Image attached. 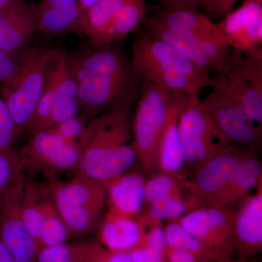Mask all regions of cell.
I'll list each match as a JSON object with an SVG mask.
<instances>
[{"label": "cell", "mask_w": 262, "mask_h": 262, "mask_svg": "<svg viewBox=\"0 0 262 262\" xmlns=\"http://www.w3.org/2000/svg\"><path fill=\"white\" fill-rule=\"evenodd\" d=\"M79 4V0H40L37 4L38 10L49 9V8H64Z\"/></svg>", "instance_id": "ab89813d"}, {"label": "cell", "mask_w": 262, "mask_h": 262, "mask_svg": "<svg viewBox=\"0 0 262 262\" xmlns=\"http://www.w3.org/2000/svg\"><path fill=\"white\" fill-rule=\"evenodd\" d=\"M80 262H108V250L100 243L75 244Z\"/></svg>", "instance_id": "d590c367"}, {"label": "cell", "mask_w": 262, "mask_h": 262, "mask_svg": "<svg viewBox=\"0 0 262 262\" xmlns=\"http://www.w3.org/2000/svg\"><path fill=\"white\" fill-rule=\"evenodd\" d=\"M70 236L68 229L53 202L45 215L39 238V251L48 246L67 244Z\"/></svg>", "instance_id": "4dcf8cb0"}, {"label": "cell", "mask_w": 262, "mask_h": 262, "mask_svg": "<svg viewBox=\"0 0 262 262\" xmlns=\"http://www.w3.org/2000/svg\"><path fill=\"white\" fill-rule=\"evenodd\" d=\"M100 1H101V0H79V4H80L81 9H82V13H83L86 10L89 9L91 6Z\"/></svg>", "instance_id": "7bdbcfd3"}, {"label": "cell", "mask_w": 262, "mask_h": 262, "mask_svg": "<svg viewBox=\"0 0 262 262\" xmlns=\"http://www.w3.org/2000/svg\"><path fill=\"white\" fill-rule=\"evenodd\" d=\"M234 212L232 242L238 258L248 260L262 251V185Z\"/></svg>", "instance_id": "2e32d148"}, {"label": "cell", "mask_w": 262, "mask_h": 262, "mask_svg": "<svg viewBox=\"0 0 262 262\" xmlns=\"http://www.w3.org/2000/svg\"><path fill=\"white\" fill-rule=\"evenodd\" d=\"M218 24L234 51L245 52L261 46L262 2L245 0L243 5L225 15Z\"/></svg>", "instance_id": "e0dca14e"}, {"label": "cell", "mask_w": 262, "mask_h": 262, "mask_svg": "<svg viewBox=\"0 0 262 262\" xmlns=\"http://www.w3.org/2000/svg\"><path fill=\"white\" fill-rule=\"evenodd\" d=\"M246 150L242 146L234 145L196 165L194 177L189 181L184 179L183 187L206 206L213 204L232 179Z\"/></svg>", "instance_id": "4fadbf2b"}, {"label": "cell", "mask_w": 262, "mask_h": 262, "mask_svg": "<svg viewBox=\"0 0 262 262\" xmlns=\"http://www.w3.org/2000/svg\"><path fill=\"white\" fill-rule=\"evenodd\" d=\"M215 262H250L248 260L246 259H241V258H238L237 260L232 259L230 257L225 258V259L221 260V261H215Z\"/></svg>", "instance_id": "ee69618b"}, {"label": "cell", "mask_w": 262, "mask_h": 262, "mask_svg": "<svg viewBox=\"0 0 262 262\" xmlns=\"http://www.w3.org/2000/svg\"><path fill=\"white\" fill-rule=\"evenodd\" d=\"M190 97L182 93L172 92L168 115L158 144L159 172L178 173L186 164L179 137L178 122L180 114Z\"/></svg>", "instance_id": "d6986e66"}, {"label": "cell", "mask_w": 262, "mask_h": 262, "mask_svg": "<svg viewBox=\"0 0 262 262\" xmlns=\"http://www.w3.org/2000/svg\"><path fill=\"white\" fill-rule=\"evenodd\" d=\"M146 13L145 0H127L111 23L96 37L89 40V44L96 46L119 44L143 23Z\"/></svg>", "instance_id": "603a6c76"}, {"label": "cell", "mask_w": 262, "mask_h": 262, "mask_svg": "<svg viewBox=\"0 0 262 262\" xmlns=\"http://www.w3.org/2000/svg\"><path fill=\"white\" fill-rule=\"evenodd\" d=\"M172 92L143 82V89L133 114V143L138 160L146 175L158 173V148L168 115Z\"/></svg>", "instance_id": "5b68a950"}, {"label": "cell", "mask_w": 262, "mask_h": 262, "mask_svg": "<svg viewBox=\"0 0 262 262\" xmlns=\"http://www.w3.org/2000/svg\"><path fill=\"white\" fill-rule=\"evenodd\" d=\"M143 22L145 28L163 29L192 37H208L221 32L218 24L194 8H163Z\"/></svg>", "instance_id": "ffe728a7"}, {"label": "cell", "mask_w": 262, "mask_h": 262, "mask_svg": "<svg viewBox=\"0 0 262 262\" xmlns=\"http://www.w3.org/2000/svg\"><path fill=\"white\" fill-rule=\"evenodd\" d=\"M127 0H101L82 13V35L94 39L106 29Z\"/></svg>", "instance_id": "f1b7e54d"}, {"label": "cell", "mask_w": 262, "mask_h": 262, "mask_svg": "<svg viewBox=\"0 0 262 262\" xmlns=\"http://www.w3.org/2000/svg\"><path fill=\"white\" fill-rule=\"evenodd\" d=\"M26 178L24 173L0 200V237L13 259L35 262L39 249L22 214Z\"/></svg>", "instance_id": "8fae6325"}, {"label": "cell", "mask_w": 262, "mask_h": 262, "mask_svg": "<svg viewBox=\"0 0 262 262\" xmlns=\"http://www.w3.org/2000/svg\"><path fill=\"white\" fill-rule=\"evenodd\" d=\"M89 120V117L81 113L50 129L72 145L78 148L81 151L84 145Z\"/></svg>", "instance_id": "1f68e13d"}, {"label": "cell", "mask_w": 262, "mask_h": 262, "mask_svg": "<svg viewBox=\"0 0 262 262\" xmlns=\"http://www.w3.org/2000/svg\"><path fill=\"white\" fill-rule=\"evenodd\" d=\"M167 247L182 248L203 261L215 262L229 258L192 235L178 220H170L164 227Z\"/></svg>", "instance_id": "484cf974"}, {"label": "cell", "mask_w": 262, "mask_h": 262, "mask_svg": "<svg viewBox=\"0 0 262 262\" xmlns=\"http://www.w3.org/2000/svg\"><path fill=\"white\" fill-rule=\"evenodd\" d=\"M258 1L262 2V0H258Z\"/></svg>", "instance_id": "7dc6e473"}, {"label": "cell", "mask_w": 262, "mask_h": 262, "mask_svg": "<svg viewBox=\"0 0 262 262\" xmlns=\"http://www.w3.org/2000/svg\"><path fill=\"white\" fill-rule=\"evenodd\" d=\"M144 237L127 253L134 262H165L166 243L162 222L146 225Z\"/></svg>", "instance_id": "83f0119b"}, {"label": "cell", "mask_w": 262, "mask_h": 262, "mask_svg": "<svg viewBox=\"0 0 262 262\" xmlns=\"http://www.w3.org/2000/svg\"><path fill=\"white\" fill-rule=\"evenodd\" d=\"M12 0H0V8H3L5 5H8Z\"/></svg>", "instance_id": "f6af8a7d"}, {"label": "cell", "mask_w": 262, "mask_h": 262, "mask_svg": "<svg viewBox=\"0 0 262 262\" xmlns=\"http://www.w3.org/2000/svg\"><path fill=\"white\" fill-rule=\"evenodd\" d=\"M146 228L139 215L129 218L104 215L98 228L100 244L108 251H128L141 242Z\"/></svg>", "instance_id": "44dd1931"}, {"label": "cell", "mask_w": 262, "mask_h": 262, "mask_svg": "<svg viewBox=\"0 0 262 262\" xmlns=\"http://www.w3.org/2000/svg\"><path fill=\"white\" fill-rule=\"evenodd\" d=\"M57 49L26 48L19 54L18 69L13 78L3 83L0 89L1 98L23 133L30 126L42 96L48 63Z\"/></svg>", "instance_id": "3957f363"}, {"label": "cell", "mask_w": 262, "mask_h": 262, "mask_svg": "<svg viewBox=\"0 0 262 262\" xmlns=\"http://www.w3.org/2000/svg\"><path fill=\"white\" fill-rule=\"evenodd\" d=\"M215 80L242 108L246 117L256 125H262V48L235 51L234 63Z\"/></svg>", "instance_id": "52a82bcc"}, {"label": "cell", "mask_w": 262, "mask_h": 262, "mask_svg": "<svg viewBox=\"0 0 262 262\" xmlns=\"http://www.w3.org/2000/svg\"><path fill=\"white\" fill-rule=\"evenodd\" d=\"M17 155L24 173H42L51 180L62 173L74 171L81 151L51 129H43L31 133Z\"/></svg>", "instance_id": "ba28073f"}, {"label": "cell", "mask_w": 262, "mask_h": 262, "mask_svg": "<svg viewBox=\"0 0 262 262\" xmlns=\"http://www.w3.org/2000/svg\"><path fill=\"white\" fill-rule=\"evenodd\" d=\"M184 177L178 173L158 172L146 179L144 206L149 207L155 202L170 196L182 195Z\"/></svg>", "instance_id": "f546056e"}, {"label": "cell", "mask_w": 262, "mask_h": 262, "mask_svg": "<svg viewBox=\"0 0 262 262\" xmlns=\"http://www.w3.org/2000/svg\"><path fill=\"white\" fill-rule=\"evenodd\" d=\"M37 4L12 0L0 8V51L18 56L37 32Z\"/></svg>", "instance_id": "9a60e30c"}, {"label": "cell", "mask_w": 262, "mask_h": 262, "mask_svg": "<svg viewBox=\"0 0 262 262\" xmlns=\"http://www.w3.org/2000/svg\"><path fill=\"white\" fill-rule=\"evenodd\" d=\"M53 203L48 184L43 185L27 177L23 201L22 214L26 227L32 236L39 251V238L48 207Z\"/></svg>", "instance_id": "cb8c5ba5"}, {"label": "cell", "mask_w": 262, "mask_h": 262, "mask_svg": "<svg viewBox=\"0 0 262 262\" xmlns=\"http://www.w3.org/2000/svg\"><path fill=\"white\" fill-rule=\"evenodd\" d=\"M10 262H30V261H19V260H16V259H12L11 260V261Z\"/></svg>", "instance_id": "bcb514c9"}, {"label": "cell", "mask_w": 262, "mask_h": 262, "mask_svg": "<svg viewBox=\"0 0 262 262\" xmlns=\"http://www.w3.org/2000/svg\"><path fill=\"white\" fill-rule=\"evenodd\" d=\"M68 97H78V88L71 71L68 53L58 48L48 63L42 96L29 126V132L40 130L54 103Z\"/></svg>", "instance_id": "5bb4252c"}, {"label": "cell", "mask_w": 262, "mask_h": 262, "mask_svg": "<svg viewBox=\"0 0 262 262\" xmlns=\"http://www.w3.org/2000/svg\"><path fill=\"white\" fill-rule=\"evenodd\" d=\"M19 55L10 54L0 51V82L5 83L11 80L18 67Z\"/></svg>", "instance_id": "74e56055"}, {"label": "cell", "mask_w": 262, "mask_h": 262, "mask_svg": "<svg viewBox=\"0 0 262 262\" xmlns=\"http://www.w3.org/2000/svg\"><path fill=\"white\" fill-rule=\"evenodd\" d=\"M81 111L82 107L78 97L61 98L53 105L40 130L51 128L65 120L77 116Z\"/></svg>", "instance_id": "e575fe53"}, {"label": "cell", "mask_w": 262, "mask_h": 262, "mask_svg": "<svg viewBox=\"0 0 262 262\" xmlns=\"http://www.w3.org/2000/svg\"><path fill=\"white\" fill-rule=\"evenodd\" d=\"M48 184L70 235H85L99 228L106 205L103 183L75 176L70 182L53 179Z\"/></svg>", "instance_id": "277c9868"}, {"label": "cell", "mask_w": 262, "mask_h": 262, "mask_svg": "<svg viewBox=\"0 0 262 262\" xmlns=\"http://www.w3.org/2000/svg\"><path fill=\"white\" fill-rule=\"evenodd\" d=\"M22 134L4 100L0 97V151L17 152L15 144Z\"/></svg>", "instance_id": "d6a6232c"}, {"label": "cell", "mask_w": 262, "mask_h": 262, "mask_svg": "<svg viewBox=\"0 0 262 262\" xmlns=\"http://www.w3.org/2000/svg\"><path fill=\"white\" fill-rule=\"evenodd\" d=\"M144 176L127 171L105 183L107 211L106 215L135 218L144 206Z\"/></svg>", "instance_id": "ac0fdd59"}, {"label": "cell", "mask_w": 262, "mask_h": 262, "mask_svg": "<svg viewBox=\"0 0 262 262\" xmlns=\"http://www.w3.org/2000/svg\"><path fill=\"white\" fill-rule=\"evenodd\" d=\"M211 93L203 101L219 130L236 145L254 150L261 140V127L250 121L242 108L214 78Z\"/></svg>", "instance_id": "30bf717a"}, {"label": "cell", "mask_w": 262, "mask_h": 262, "mask_svg": "<svg viewBox=\"0 0 262 262\" xmlns=\"http://www.w3.org/2000/svg\"><path fill=\"white\" fill-rule=\"evenodd\" d=\"M133 114L132 107L117 108L89 120L75 176L105 183L139 162L133 143Z\"/></svg>", "instance_id": "7a4b0ae2"}, {"label": "cell", "mask_w": 262, "mask_h": 262, "mask_svg": "<svg viewBox=\"0 0 262 262\" xmlns=\"http://www.w3.org/2000/svg\"><path fill=\"white\" fill-rule=\"evenodd\" d=\"M206 206L196 196L189 194L188 198L182 195L170 196L155 202L148 207L147 211L141 215L146 222H163L176 220L189 212Z\"/></svg>", "instance_id": "4316f807"}, {"label": "cell", "mask_w": 262, "mask_h": 262, "mask_svg": "<svg viewBox=\"0 0 262 262\" xmlns=\"http://www.w3.org/2000/svg\"><path fill=\"white\" fill-rule=\"evenodd\" d=\"M24 173L17 152L0 151V200Z\"/></svg>", "instance_id": "836d02e7"}, {"label": "cell", "mask_w": 262, "mask_h": 262, "mask_svg": "<svg viewBox=\"0 0 262 262\" xmlns=\"http://www.w3.org/2000/svg\"><path fill=\"white\" fill-rule=\"evenodd\" d=\"M178 128L185 163L195 166L236 145L219 130L199 96L183 108Z\"/></svg>", "instance_id": "8992f818"}, {"label": "cell", "mask_w": 262, "mask_h": 262, "mask_svg": "<svg viewBox=\"0 0 262 262\" xmlns=\"http://www.w3.org/2000/svg\"><path fill=\"white\" fill-rule=\"evenodd\" d=\"M234 212L227 206H202L178 219L192 235L230 257L233 251L232 235Z\"/></svg>", "instance_id": "7c38bea8"}, {"label": "cell", "mask_w": 262, "mask_h": 262, "mask_svg": "<svg viewBox=\"0 0 262 262\" xmlns=\"http://www.w3.org/2000/svg\"><path fill=\"white\" fill-rule=\"evenodd\" d=\"M163 5V8H194L199 10L201 8L206 10L208 13L215 15L214 3L213 0H156Z\"/></svg>", "instance_id": "8d00e7d4"}, {"label": "cell", "mask_w": 262, "mask_h": 262, "mask_svg": "<svg viewBox=\"0 0 262 262\" xmlns=\"http://www.w3.org/2000/svg\"><path fill=\"white\" fill-rule=\"evenodd\" d=\"M82 18L80 4L44 10L37 8V32L47 37H59L70 33L83 36Z\"/></svg>", "instance_id": "d4e9b609"}, {"label": "cell", "mask_w": 262, "mask_h": 262, "mask_svg": "<svg viewBox=\"0 0 262 262\" xmlns=\"http://www.w3.org/2000/svg\"><path fill=\"white\" fill-rule=\"evenodd\" d=\"M237 0H213L215 10V16H224L234 9Z\"/></svg>", "instance_id": "60d3db41"}, {"label": "cell", "mask_w": 262, "mask_h": 262, "mask_svg": "<svg viewBox=\"0 0 262 262\" xmlns=\"http://www.w3.org/2000/svg\"><path fill=\"white\" fill-rule=\"evenodd\" d=\"M131 61L136 70L152 68L181 72L199 82L204 89L214 83V78L211 77L210 72L193 63L173 45L146 30L140 31L136 35Z\"/></svg>", "instance_id": "9c48e42d"}, {"label": "cell", "mask_w": 262, "mask_h": 262, "mask_svg": "<svg viewBox=\"0 0 262 262\" xmlns=\"http://www.w3.org/2000/svg\"><path fill=\"white\" fill-rule=\"evenodd\" d=\"M117 45L89 44L68 54L82 113L90 120L117 108L132 107L140 96L143 81Z\"/></svg>", "instance_id": "6da1fadb"}, {"label": "cell", "mask_w": 262, "mask_h": 262, "mask_svg": "<svg viewBox=\"0 0 262 262\" xmlns=\"http://www.w3.org/2000/svg\"><path fill=\"white\" fill-rule=\"evenodd\" d=\"M13 259L11 255L0 237V262H10Z\"/></svg>", "instance_id": "b9f144b4"}, {"label": "cell", "mask_w": 262, "mask_h": 262, "mask_svg": "<svg viewBox=\"0 0 262 262\" xmlns=\"http://www.w3.org/2000/svg\"><path fill=\"white\" fill-rule=\"evenodd\" d=\"M261 181V164L254 150L246 149L234 175L212 205L227 206L247 195Z\"/></svg>", "instance_id": "7402d4cb"}, {"label": "cell", "mask_w": 262, "mask_h": 262, "mask_svg": "<svg viewBox=\"0 0 262 262\" xmlns=\"http://www.w3.org/2000/svg\"><path fill=\"white\" fill-rule=\"evenodd\" d=\"M165 262H208L203 261L182 248L167 247Z\"/></svg>", "instance_id": "f35d334b"}]
</instances>
